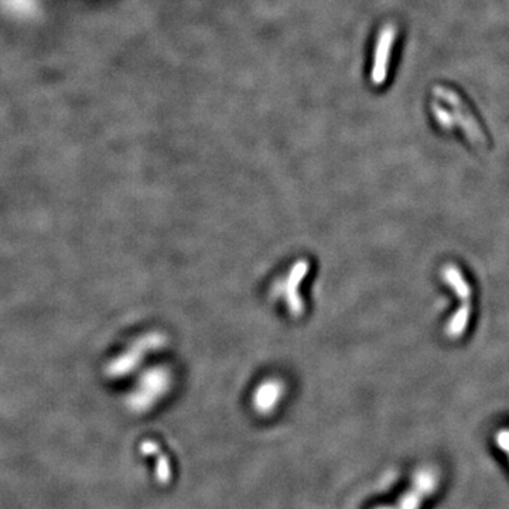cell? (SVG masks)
Segmentation results:
<instances>
[{
  "label": "cell",
  "instance_id": "obj_5",
  "mask_svg": "<svg viewBox=\"0 0 509 509\" xmlns=\"http://www.w3.org/2000/svg\"><path fill=\"white\" fill-rule=\"evenodd\" d=\"M282 392H283V388H282L280 382H276V381L265 382L255 392V398H253L255 409L262 415L272 413L276 409V405L279 403V400L282 399Z\"/></svg>",
  "mask_w": 509,
  "mask_h": 509
},
{
  "label": "cell",
  "instance_id": "obj_2",
  "mask_svg": "<svg viewBox=\"0 0 509 509\" xmlns=\"http://www.w3.org/2000/svg\"><path fill=\"white\" fill-rule=\"evenodd\" d=\"M443 276H444V280L447 282V285H450L451 289H454L459 293V297L463 300L461 309L454 314V319L450 322V324L447 327V333L450 337H460L466 332L469 320H470L471 289H470L467 280L463 278L461 272L454 266L446 268Z\"/></svg>",
  "mask_w": 509,
  "mask_h": 509
},
{
  "label": "cell",
  "instance_id": "obj_4",
  "mask_svg": "<svg viewBox=\"0 0 509 509\" xmlns=\"http://www.w3.org/2000/svg\"><path fill=\"white\" fill-rule=\"evenodd\" d=\"M168 389V378L166 375H162L160 372H153L149 376H145L142 383H141V389L138 393L132 395L131 399V405L135 410H145L148 409L153 402V396L150 392H153V395L160 396L162 393H165V390Z\"/></svg>",
  "mask_w": 509,
  "mask_h": 509
},
{
  "label": "cell",
  "instance_id": "obj_1",
  "mask_svg": "<svg viewBox=\"0 0 509 509\" xmlns=\"http://www.w3.org/2000/svg\"><path fill=\"white\" fill-rule=\"evenodd\" d=\"M434 95L451 106V109H453L451 115L454 118V122L467 135L469 141L481 149H487L486 148V146H488L487 136L481 131L478 122L476 121V118L473 116V114L470 112L467 105L463 102L460 95L454 89H450L446 87H434Z\"/></svg>",
  "mask_w": 509,
  "mask_h": 509
},
{
  "label": "cell",
  "instance_id": "obj_7",
  "mask_svg": "<svg viewBox=\"0 0 509 509\" xmlns=\"http://www.w3.org/2000/svg\"><path fill=\"white\" fill-rule=\"evenodd\" d=\"M432 108H433V112H434V118H436V121L439 122V125L442 126V128H444V129H447V131H450V129H453L454 128V118H453V115L449 112V111H446L442 105H439L437 102H434L433 105H432Z\"/></svg>",
  "mask_w": 509,
  "mask_h": 509
},
{
  "label": "cell",
  "instance_id": "obj_3",
  "mask_svg": "<svg viewBox=\"0 0 509 509\" xmlns=\"http://www.w3.org/2000/svg\"><path fill=\"white\" fill-rule=\"evenodd\" d=\"M395 38H396V27L393 24H386L379 33L375 55H373L372 71H371V82L375 87H381L386 82Z\"/></svg>",
  "mask_w": 509,
  "mask_h": 509
},
{
  "label": "cell",
  "instance_id": "obj_6",
  "mask_svg": "<svg viewBox=\"0 0 509 509\" xmlns=\"http://www.w3.org/2000/svg\"><path fill=\"white\" fill-rule=\"evenodd\" d=\"M141 451L143 456L156 457V480L162 486H168L173 478V470L170 459L162 451L160 446L153 440H145L141 444Z\"/></svg>",
  "mask_w": 509,
  "mask_h": 509
}]
</instances>
